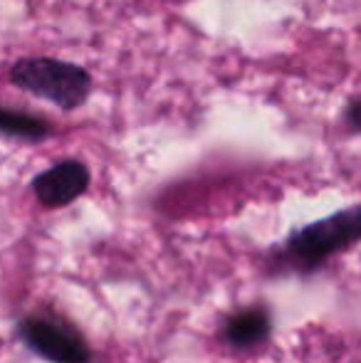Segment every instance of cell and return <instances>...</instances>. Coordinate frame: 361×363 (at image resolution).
<instances>
[{
  "mask_svg": "<svg viewBox=\"0 0 361 363\" xmlns=\"http://www.w3.org/2000/svg\"><path fill=\"white\" fill-rule=\"evenodd\" d=\"M272 336V314L265 304H250L223 319L221 339L235 351L260 349Z\"/></svg>",
  "mask_w": 361,
  "mask_h": 363,
  "instance_id": "obj_5",
  "label": "cell"
},
{
  "mask_svg": "<svg viewBox=\"0 0 361 363\" xmlns=\"http://www.w3.org/2000/svg\"><path fill=\"white\" fill-rule=\"evenodd\" d=\"M52 134V124L43 116L0 106V136L23 141H43Z\"/></svg>",
  "mask_w": 361,
  "mask_h": 363,
  "instance_id": "obj_6",
  "label": "cell"
},
{
  "mask_svg": "<svg viewBox=\"0 0 361 363\" xmlns=\"http://www.w3.org/2000/svg\"><path fill=\"white\" fill-rule=\"evenodd\" d=\"M89 183L91 173L87 163L77 161V158H67V161H60L50 166L48 171L38 173L33 178V193L45 208L55 211V208H65L77 198H82Z\"/></svg>",
  "mask_w": 361,
  "mask_h": 363,
  "instance_id": "obj_4",
  "label": "cell"
},
{
  "mask_svg": "<svg viewBox=\"0 0 361 363\" xmlns=\"http://www.w3.org/2000/svg\"><path fill=\"white\" fill-rule=\"evenodd\" d=\"M361 238V208L349 206L317 223L297 228L274 245L267 255V274H297L307 277L324 267L332 257L352 250Z\"/></svg>",
  "mask_w": 361,
  "mask_h": 363,
  "instance_id": "obj_1",
  "label": "cell"
},
{
  "mask_svg": "<svg viewBox=\"0 0 361 363\" xmlns=\"http://www.w3.org/2000/svg\"><path fill=\"white\" fill-rule=\"evenodd\" d=\"M18 89L45 99L65 111H74L89 99L91 77L84 67L55 57H23L10 67Z\"/></svg>",
  "mask_w": 361,
  "mask_h": 363,
  "instance_id": "obj_2",
  "label": "cell"
},
{
  "mask_svg": "<svg viewBox=\"0 0 361 363\" xmlns=\"http://www.w3.org/2000/svg\"><path fill=\"white\" fill-rule=\"evenodd\" d=\"M15 334L30 354L48 363H94L91 346L82 331L52 309L25 314L15 326Z\"/></svg>",
  "mask_w": 361,
  "mask_h": 363,
  "instance_id": "obj_3",
  "label": "cell"
},
{
  "mask_svg": "<svg viewBox=\"0 0 361 363\" xmlns=\"http://www.w3.org/2000/svg\"><path fill=\"white\" fill-rule=\"evenodd\" d=\"M359 109H361V101H359V96H352L349 99V104H347V114H344V121L349 124V129L357 134L359 131V126H361V116H359Z\"/></svg>",
  "mask_w": 361,
  "mask_h": 363,
  "instance_id": "obj_7",
  "label": "cell"
}]
</instances>
